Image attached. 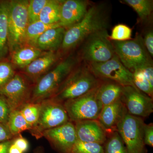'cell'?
I'll list each match as a JSON object with an SVG mask.
<instances>
[{
  "instance_id": "6da1fadb",
  "label": "cell",
  "mask_w": 153,
  "mask_h": 153,
  "mask_svg": "<svg viewBox=\"0 0 153 153\" xmlns=\"http://www.w3.org/2000/svg\"><path fill=\"white\" fill-rule=\"evenodd\" d=\"M107 27L104 8L98 5L92 6L80 22L66 30L61 47L65 51L74 48L91 34Z\"/></svg>"
},
{
  "instance_id": "7a4b0ae2",
  "label": "cell",
  "mask_w": 153,
  "mask_h": 153,
  "mask_svg": "<svg viewBox=\"0 0 153 153\" xmlns=\"http://www.w3.org/2000/svg\"><path fill=\"white\" fill-rule=\"evenodd\" d=\"M78 62V57L69 55L44 74L34 84L30 102L38 103L51 98Z\"/></svg>"
},
{
  "instance_id": "3957f363",
  "label": "cell",
  "mask_w": 153,
  "mask_h": 153,
  "mask_svg": "<svg viewBox=\"0 0 153 153\" xmlns=\"http://www.w3.org/2000/svg\"><path fill=\"white\" fill-rule=\"evenodd\" d=\"M102 81L96 77L89 66L76 67L50 99L63 104L93 90L98 87Z\"/></svg>"
},
{
  "instance_id": "277c9868",
  "label": "cell",
  "mask_w": 153,
  "mask_h": 153,
  "mask_svg": "<svg viewBox=\"0 0 153 153\" xmlns=\"http://www.w3.org/2000/svg\"><path fill=\"white\" fill-rule=\"evenodd\" d=\"M114 53L121 62L132 73L137 69L153 65L152 60L141 36L124 41H113Z\"/></svg>"
},
{
  "instance_id": "5b68a950",
  "label": "cell",
  "mask_w": 153,
  "mask_h": 153,
  "mask_svg": "<svg viewBox=\"0 0 153 153\" xmlns=\"http://www.w3.org/2000/svg\"><path fill=\"white\" fill-rule=\"evenodd\" d=\"M29 1H9L8 42L9 51L12 52L25 45V34L29 24Z\"/></svg>"
},
{
  "instance_id": "8992f818",
  "label": "cell",
  "mask_w": 153,
  "mask_h": 153,
  "mask_svg": "<svg viewBox=\"0 0 153 153\" xmlns=\"http://www.w3.org/2000/svg\"><path fill=\"white\" fill-rule=\"evenodd\" d=\"M40 112L37 123L29 131L37 140L43 137V133L70 121L63 104L48 99L40 102Z\"/></svg>"
},
{
  "instance_id": "52a82bcc",
  "label": "cell",
  "mask_w": 153,
  "mask_h": 153,
  "mask_svg": "<svg viewBox=\"0 0 153 153\" xmlns=\"http://www.w3.org/2000/svg\"><path fill=\"white\" fill-rule=\"evenodd\" d=\"M98 87L84 95L63 102L70 121L74 123L98 119L103 107L97 98Z\"/></svg>"
},
{
  "instance_id": "ba28073f",
  "label": "cell",
  "mask_w": 153,
  "mask_h": 153,
  "mask_svg": "<svg viewBox=\"0 0 153 153\" xmlns=\"http://www.w3.org/2000/svg\"><path fill=\"white\" fill-rule=\"evenodd\" d=\"M107 29L91 34L84 41L81 58L89 64L102 63L111 59L115 53Z\"/></svg>"
},
{
  "instance_id": "9c48e42d",
  "label": "cell",
  "mask_w": 153,
  "mask_h": 153,
  "mask_svg": "<svg viewBox=\"0 0 153 153\" xmlns=\"http://www.w3.org/2000/svg\"><path fill=\"white\" fill-rule=\"evenodd\" d=\"M142 118L127 113L117 128L128 153H147L144 142Z\"/></svg>"
},
{
  "instance_id": "30bf717a",
  "label": "cell",
  "mask_w": 153,
  "mask_h": 153,
  "mask_svg": "<svg viewBox=\"0 0 153 153\" xmlns=\"http://www.w3.org/2000/svg\"><path fill=\"white\" fill-rule=\"evenodd\" d=\"M88 66L96 77L100 80H110L123 86L136 87L133 73L124 66L115 54L105 62L91 63Z\"/></svg>"
},
{
  "instance_id": "8fae6325",
  "label": "cell",
  "mask_w": 153,
  "mask_h": 153,
  "mask_svg": "<svg viewBox=\"0 0 153 153\" xmlns=\"http://www.w3.org/2000/svg\"><path fill=\"white\" fill-rule=\"evenodd\" d=\"M34 85L24 74L16 73L0 89V94L4 97L11 110L20 109L30 102Z\"/></svg>"
},
{
  "instance_id": "7c38bea8",
  "label": "cell",
  "mask_w": 153,
  "mask_h": 153,
  "mask_svg": "<svg viewBox=\"0 0 153 153\" xmlns=\"http://www.w3.org/2000/svg\"><path fill=\"white\" fill-rule=\"evenodd\" d=\"M121 100L129 114L146 117L153 112V98L133 86H123Z\"/></svg>"
},
{
  "instance_id": "4fadbf2b",
  "label": "cell",
  "mask_w": 153,
  "mask_h": 153,
  "mask_svg": "<svg viewBox=\"0 0 153 153\" xmlns=\"http://www.w3.org/2000/svg\"><path fill=\"white\" fill-rule=\"evenodd\" d=\"M43 137L58 153H71L77 140L74 123L71 121L46 131Z\"/></svg>"
},
{
  "instance_id": "5bb4252c",
  "label": "cell",
  "mask_w": 153,
  "mask_h": 153,
  "mask_svg": "<svg viewBox=\"0 0 153 153\" xmlns=\"http://www.w3.org/2000/svg\"><path fill=\"white\" fill-rule=\"evenodd\" d=\"M77 140L84 143L101 145L106 141L107 134L97 120H85L73 123Z\"/></svg>"
},
{
  "instance_id": "9a60e30c",
  "label": "cell",
  "mask_w": 153,
  "mask_h": 153,
  "mask_svg": "<svg viewBox=\"0 0 153 153\" xmlns=\"http://www.w3.org/2000/svg\"><path fill=\"white\" fill-rule=\"evenodd\" d=\"M88 7L87 1H63L60 9V26L66 29L80 22L87 13Z\"/></svg>"
},
{
  "instance_id": "2e32d148",
  "label": "cell",
  "mask_w": 153,
  "mask_h": 153,
  "mask_svg": "<svg viewBox=\"0 0 153 153\" xmlns=\"http://www.w3.org/2000/svg\"><path fill=\"white\" fill-rule=\"evenodd\" d=\"M121 99L103 106L97 120L108 134L117 131L118 124L127 113Z\"/></svg>"
},
{
  "instance_id": "e0dca14e",
  "label": "cell",
  "mask_w": 153,
  "mask_h": 153,
  "mask_svg": "<svg viewBox=\"0 0 153 153\" xmlns=\"http://www.w3.org/2000/svg\"><path fill=\"white\" fill-rule=\"evenodd\" d=\"M58 57L55 52H44L24 68V75L34 85L50 71L57 62Z\"/></svg>"
},
{
  "instance_id": "ac0fdd59",
  "label": "cell",
  "mask_w": 153,
  "mask_h": 153,
  "mask_svg": "<svg viewBox=\"0 0 153 153\" xmlns=\"http://www.w3.org/2000/svg\"><path fill=\"white\" fill-rule=\"evenodd\" d=\"M66 29L56 27L44 32L36 41L35 47L42 52H55L62 46Z\"/></svg>"
},
{
  "instance_id": "d6986e66",
  "label": "cell",
  "mask_w": 153,
  "mask_h": 153,
  "mask_svg": "<svg viewBox=\"0 0 153 153\" xmlns=\"http://www.w3.org/2000/svg\"><path fill=\"white\" fill-rule=\"evenodd\" d=\"M123 86L110 80H102L97 88V97L102 106L121 99Z\"/></svg>"
},
{
  "instance_id": "ffe728a7",
  "label": "cell",
  "mask_w": 153,
  "mask_h": 153,
  "mask_svg": "<svg viewBox=\"0 0 153 153\" xmlns=\"http://www.w3.org/2000/svg\"><path fill=\"white\" fill-rule=\"evenodd\" d=\"M44 53L35 46L25 45L11 53V63L14 66L24 69Z\"/></svg>"
},
{
  "instance_id": "44dd1931",
  "label": "cell",
  "mask_w": 153,
  "mask_h": 153,
  "mask_svg": "<svg viewBox=\"0 0 153 153\" xmlns=\"http://www.w3.org/2000/svg\"><path fill=\"white\" fill-rule=\"evenodd\" d=\"M9 1H0V61L5 60L9 51Z\"/></svg>"
},
{
  "instance_id": "7402d4cb",
  "label": "cell",
  "mask_w": 153,
  "mask_h": 153,
  "mask_svg": "<svg viewBox=\"0 0 153 153\" xmlns=\"http://www.w3.org/2000/svg\"><path fill=\"white\" fill-rule=\"evenodd\" d=\"M63 1L59 0H48L41 11L39 21L47 25L59 24Z\"/></svg>"
},
{
  "instance_id": "603a6c76",
  "label": "cell",
  "mask_w": 153,
  "mask_h": 153,
  "mask_svg": "<svg viewBox=\"0 0 153 153\" xmlns=\"http://www.w3.org/2000/svg\"><path fill=\"white\" fill-rule=\"evenodd\" d=\"M61 27L60 24L47 25L40 21L30 23L28 25L25 34V45L35 46L40 36L49 29Z\"/></svg>"
},
{
  "instance_id": "cb8c5ba5",
  "label": "cell",
  "mask_w": 153,
  "mask_h": 153,
  "mask_svg": "<svg viewBox=\"0 0 153 153\" xmlns=\"http://www.w3.org/2000/svg\"><path fill=\"white\" fill-rule=\"evenodd\" d=\"M11 134L16 137L25 131L30 129V127L25 119L20 109L13 111L10 114L7 124Z\"/></svg>"
},
{
  "instance_id": "d4e9b609",
  "label": "cell",
  "mask_w": 153,
  "mask_h": 153,
  "mask_svg": "<svg viewBox=\"0 0 153 153\" xmlns=\"http://www.w3.org/2000/svg\"><path fill=\"white\" fill-rule=\"evenodd\" d=\"M103 145L104 153H128L117 131L107 134L106 141Z\"/></svg>"
},
{
  "instance_id": "484cf974",
  "label": "cell",
  "mask_w": 153,
  "mask_h": 153,
  "mask_svg": "<svg viewBox=\"0 0 153 153\" xmlns=\"http://www.w3.org/2000/svg\"><path fill=\"white\" fill-rule=\"evenodd\" d=\"M124 2L131 7L140 19L144 20L152 14L153 1L151 0H125Z\"/></svg>"
},
{
  "instance_id": "4316f807",
  "label": "cell",
  "mask_w": 153,
  "mask_h": 153,
  "mask_svg": "<svg viewBox=\"0 0 153 153\" xmlns=\"http://www.w3.org/2000/svg\"><path fill=\"white\" fill-rule=\"evenodd\" d=\"M40 102H29L19 109L30 126V129L34 127L37 123L40 112Z\"/></svg>"
},
{
  "instance_id": "83f0119b",
  "label": "cell",
  "mask_w": 153,
  "mask_h": 153,
  "mask_svg": "<svg viewBox=\"0 0 153 153\" xmlns=\"http://www.w3.org/2000/svg\"><path fill=\"white\" fill-rule=\"evenodd\" d=\"M134 84L139 90L153 98V88L145 77L141 69L135 70L132 72Z\"/></svg>"
},
{
  "instance_id": "f1b7e54d",
  "label": "cell",
  "mask_w": 153,
  "mask_h": 153,
  "mask_svg": "<svg viewBox=\"0 0 153 153\" xmlns=\"http://www.w3.org/2000/svg\"><path fill=\"white\" fill-rule=\"evenodd\" d=\"M132 30L128 26L123 24L116 25L113 28L109 39L113 41H124L131 40Z\"/></svg>"
},
{
  "instance_id": "f546056e",
  "label": "cell",
  "mask_w": 153,
  "mask_h": 153,
  "mask_svg": "<svg viewBox=\"0 0 153 153\" xmlns=\"http://www.w3.org/2000/svg\"><path fill=\"white\" fill-rule=\"evenodd\" d=\"M16 74L13 65L5 60L0 61V89L8 83Z\"/></svg>"
},
{
  "instance_id": "4dcf8cb0",
  "label": "cell",
  "mask_w": 153,
  "mask_h": 153,
  "mask_svg": "<svg viewBox=\"0 0 153 153\" xmlns=\"http://www.w3.org/2000/svg\"><path fill=\"white\" fill-rule=\"evenodd\" d=\"M48 0H30L28 5L29 24L39 21L43 8Z\"/></svg>"
},
{
  "instance_id": "1f68e13d",
  "label": "cell",
  "mask_w": 153,
  "mask_h": 153,
  "mask_svg": "<svg viewBox=\"0 0 153 153\" xmlns=\"http://www.w3.org/2000/svg\"><path fill=\"white\" fill-rule=\"evenodd\" d=\"M71 153H104L102 145L84 143L77 140Z\"/></svg>"
},
{
  "instance_id": "d6a6232c",
  "label": "cell",
  "mask_w": 153,
  "mask_h": 153,
  "mask_svg": "<svg viewBox=\"0 0 153 153\" xmlns=\"http://www.w3.org/2000/svg\"><path fill=\"white\" fill-rule=\"evenodd\" d=\"M12 110L7 100L0 94V123L7 126Z\"/></svg>"
},
{
  "instance_id": "836d02e7",
  "label": "cell",
  "mask_w": 153,
  "mask_h": 153,
  "mask_svg": "<svg viewBox=\"0 0 153 153\" xmlns=\"http://www.w3.org/2000/svg\"><path fill=\"white\" fill-rule=\"evenodd\" d=\"M143 138L145 144L152 147L153 146V124L145 123L143 127Z\"/></svg>"
},
{
  "instance_id": "e575fe53",
  "label": "cell",
  "mask_w": 153,
  "mask_h": 153,
  "mask_svg": "<svg viewBox=\"0 0 153 153\" xmlns=\"http://www.w3.org/2000/svg\"><path fill=\"white\" fill-rule=\"evenodd\" d=\"M144 44L149 55L151 57L153 56V32L152 30L148 31L143 38Z\"/></svg>"
},
{
  "instance_id": "d590c367",
  "label": "cell",
  "mask_w": 153,
  "mask_h": 153,
  "mask_svg": "<svg viewBox=\"0 0 153 153\" xmlns=\"http://www.w3.org/2000/svg\"><path fill=\"white\" fill-rule=\"evenodd\" d=\"M13 143L23 153L26 152L29 149V142L27 140L22 136V134L19 135L15 138Z\"/></svg>"
},
{
  "instance_id": "8d00e7d4",
  "label": "cell",
  "mask_w": 153,
  "mask_h": 153,
  "mask_svg": "<svg viewBox=\"0 0 153 153\" xmlns=\"http://www.w3.org/2000/svg\"><path fill=\"white\" fill-rule=\"evenodd\" d=\"M15 137L11 134L7 126L0 123V143L10 140Z\"/></svg>"
},
{
  "instance_id": "74e56055",
  "label": "cell",
  "mask_w": 153,
  "mask_h": 153,
  "mask_svg": "<svg viewBox=\"0 0 153 153\" xmlns=\"http://www.w3.org/2000/svg\"><path fill=\"white\" fill-rule=\"evenodd\" d=\"M144 75L148 81L149 82L151 86L153 88V65H149L140 68Z\"/></svg>"
},
{
  "instance_id": "f35d334b",
  "label": "cell",
  "mask_w": 153,
  "mask_h": 153,
  "mask_svg": "<svg viewBox=\"0 0 153 153\" xmlns=\"http://www.w3.org/2000/svg\"><path fill=\"white\" fill-rule=\"evenodd\" d=\"M15 139L0 143V153H9V149L10 146L13 142Z\"/></svg>"
},
{
  "instance_id": "ab89813d",
  "label": "cell",
  "mask_w": 153,
  "mask_h": 153,
  "mask_svg": "<svg viewBox=\"0 0 153 153\" xmlns=\"http://www.w3.org/2000/svg\"><path fill=\"white\" fill-rule=\"evenodd\" d=\"M9 153H23L22 151L20 150L18 148L12 143L11 146H10V148L9 149Z\"/></svg>"
},
{
  "instance_id": "60d3db41",
  "label": "cell",
  "mask_w": 153,
  "mask_h": 153,
  "mask_svg": "<svg viewBox=\"0 0 153 153\" xmlns=\"http://www.w3.org/2000/svg\"><path fill=\"white\" fill-rule=\"evenodd\" d=\"M33 153H46L45 149L42 146H39L34 149Z\"/></svg>"
}]
</instances>
